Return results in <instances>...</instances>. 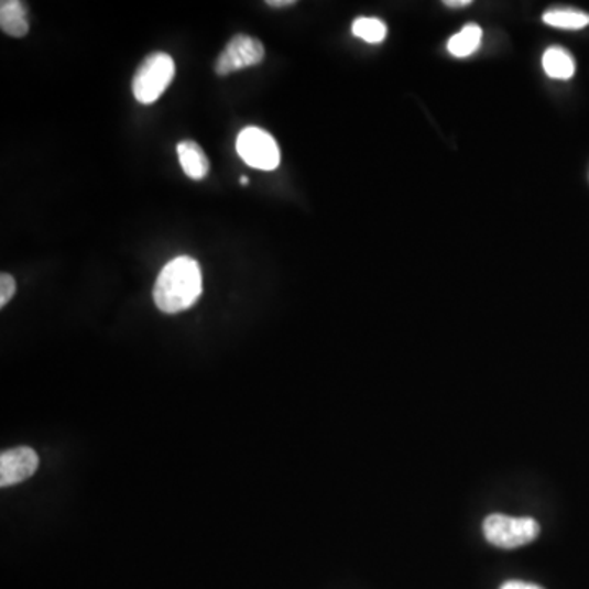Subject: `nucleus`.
<instances>
[{
	"mask_svg": "<svg viewBox=\"0 0 589 589\" xmlns=\"http://www.w3.org/2000/svg\"><path fill=\"white\" fill-rule=\"evenodd\" d=\"M204 292L201 269L195 259L178 255L164 265L154 285V303L167 315L192 308Z\"/></svg>",
	"mask_w": 589,
	"mask_h": 589,
	"instance_id": "obj_1",
	"label": "nucleus"
},
{
	"mask_svg": "<svg viewBox=\"0 0 589 589\" xmlns=\"http://www.w3.org/2000/svg\"><path fill=\"white\" fill-rule=\"evenodd\" d=\"M176 76V63L166 53H154L138 67L133 77L134 99L143 106L156 102Z\"/></svg>",
	"mask_w": 589,
	"mask_h": 589,
	"instance_id": "obj_2",
	"label": "nucleus"
},
{
	"mask_svg": "<svg viewBox=\"0 0 589 589\" xmlns=\"http://www.w3.org/2000/svg\"><path fill=\"white\" fill-rule=\"evenodd\" d=\"M483 534L494 547L511 550L534 542L541 534V526L532 517H511L497 513L484 520Z\"/></svg>",
	"mask_w": 589,
	"mask_h": 589,
	"instance_id": "obj_3",
	"label": "nucleus"
},
{
	"mask_svg": "<svg viewBox=\"0 0 589 589\" xmlns=\"http://www.w3.org/2000/svg\"><path fill=\"white\" fill-rule=\"evenodd\" d=\"M236 150L239 157L259 171H274L281 164V150L277 141L268 131L258 127H248L238 134Z\"/></svg>",
	"mask_w": 589,
	"mask_h": 589,
	"instance_id": "obj_4",
	"label": "nucleus"
},
{
	"mask_svg": "<svg viewBox=\"0 0 589 589\" xmlns=\"http://www.w3.org/2000/svg\"><path fill=\"white\" fill-rule=\"evenodd\" d=\"M264 56V45L258 39L239 33L228 42L227 48L218 56L215 70H217L218 76H230L236 70L258 66Z\"/></svg>",
	"mask_w": 589,
	"mask_h": 589,
	"instance_id": "obj_5",
	"label": "nucleus"
},
{
	"mask_svg": "<svg viewBox=\"0 0 589 589\" xmlns=\"http://www.w3.org/2000/svg\"><path fill=\"white\" fill-rule=\"evenodd\" d=\"M39 466V454L30 447L6 450L0 456V484L7 488L22 483L33 477Z\"/></svg>",
	"mask_w": 589,
	"mask_h": 589,
	"instance_id": "obj_6",
	"label": "nucleus"
},
{
	"mask_svg": "<svg viewBox=\"0 0 589 589\" xmlns=\"http://www.w3.org/2000/svg\"><path fill=\"white\" fill-rule=\"evenodd\" d=\"M177 154L185 176L194 178V181H201V178L207 177L210 163H208L205 151L195 141H181L177 144Z\"/></svg>",
	"mask_w": 589,
	"mask_h": 589,
	"instance_id": "obj_7",
	"label": "nucleus"
},
{
	"mask_svg": "<svg viewBox=\"0 0 589 589\" xmlns=\"http://www.w3.org/2000/svg\"><path fill=\"white\" fill-rule=\"evenodd\" d=\"M0 29L13 39H23L29 33L26 9L19 0H2L0 2Z\"/></svg>",
	"mask_w": 589,
	"mask_h": 589,
	"instance_id": "obj_8",
	"label": "nucleus"
},
{
	"mask_svg": "<svg viewBox=\"0 0 589 589\" xmlns=\"http://www.w3.org/2000/svg\"><path fill=\"white\" fill-rule=\"evenodd\" d=\"M542 66L552 79L567 80L575 74L574 56L560 46H552L544 53Z\"/></svg>",
	"mask_w": 589,
	"mask_h": 589,
	"instance_id": "obj_9",
	"label": "nucleus"
},
{
	"mask_svg": "<svg viewBox=\"0 0 589 589\" xmlns=\"http://www.w3.org/2000/svg\"><path fill=\"white\" fill-rule=\"evenodd\" d=\"M481 39H483V32H481L480 26L470 23L449 40L447 50L456 58H469L480 48Z\"/></svg>",
	"mask_w": 589,
	"mask_h": 589,
	"instance_id": "obj_10",
	"label": "nucleus"
},
{
	"mask_svg": "<svg viewBox=\"0 0 589 589\" xmlns=\"http://www.w3.org/2000/svg\"><path fill=\"white\" fill-rule=\"evenodd\" d=\"M544 22L555 29L581 30L589 25V15L577 9H552L544 13Z\"/></svg>",
	"mask_w": 589,
	"mask_h": 589,
	"instance_id": "obj_11",
	"label": "nucleus"
},
{
	"mask_svg": "<svg viewBox=\"0 0 589 589\" xmlns=\"http://www.w3.org/2000/svg\"><path fill=\"white\" fill-rule=\"evenodd\" d=\"M352 33L357 39L363 40L366 43H382L386 39V25L379 19L372 17H360L353 20Z\"/></svg>",
	"mask_w": 589,
	"mask_h": 589,
	"instance_id": "obj_12",
	"label": "nucleus"
},
{
	"mask_svg": "<svg viewBox=\"0 0 589 589\" xmlns=\"http://www.w3.org/2000/svg\"><path fill=\"white\" fill-rule=\"evenodd\" d=\"M17 284L15 279L12 275L2 272L0 275V306H6L7 303L12 299V296L15 295Z\"/></svg>",
	"mask_w": 589,
	"mask_h": 589,
	"instance_id": "obj_13",
	"label": "nucleus"
},
{
	"mask_svg": "<svg viewBox=\"0 0 589 589\" xmlns=\"http://www.w3.org/2000/svg\"><path fill=\"white\" fill-rule=\"evenodd\" d=\"M500 589H544L538 587V585L526 583V581L511 580L506 581Z\"/></svg>",
	"mask_w": 589,
	"mask_h": 589,
	"instance_id": "obj_14",
	"label": "nucleus"
},
{
	"mask_svg": "<svg viewBox=\"0 0 589 589\" xmlns=\"http://www.w3.org/2000/svg\"><path fill=\"white\" fill-rule=\"evenodd\" d=\"M295 0H269V7H275V9H281V7L294 6Z\"/></svg>",
	"mask_w": 589,
	"mask_h": 589,
	"instance_id": "obj_15",
	"label": "nucleus"
},
{
	"mask_svg": "<svg viewBox=\"0 0 589 589\" xmlns=\"http://www.w3.org/2000/svg\"><path fill=\"white\" fill-rule=\"evenodd\" d=\"M471 3V0H446L444 2V6L447 7H469Z\"/></svg>",
	"mask_w": 589,
	"mask_h": 589,
	"instance_id": "obj_16",
	"label": "nucleus"
},
{
	"mask_svg": "<svg viewBox=\"0 0 589 589\" xmlns=\"http://www.w3.org/2000/svg\"><path fill=\"white\" fill-rule=\"evenodd\" d=\"M239 182H241V185H248L249 184V178L248 177H241V178H239Z\"/></svg>",
	"mask_w": 589,
	"mask_h": 589,
	"instance_id": "obj_17",
	"label": "nucleus"
}]
</instances>
